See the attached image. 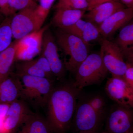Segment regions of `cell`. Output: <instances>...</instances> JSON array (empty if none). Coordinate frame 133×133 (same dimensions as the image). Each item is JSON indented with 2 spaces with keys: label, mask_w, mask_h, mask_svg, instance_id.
<instances>
[{
  "label": "cell",
  "mask_w": 133,
  "mask_h": 133,
  "mask_svg": "<svg viewBox=\"0 0 133 133\" xmlns=\"http://www.w3.org/2000/svg\"><path fill=\"white\" fill-rule=\"evenodd\" d=\"M80 90L74 83L54 87L46 106L48 121L52 133H65L74 116Z\"/></svg>",
  "instance_id": "obj_1"
},
{
  "label": "cell",
  "mask_w": 133,
  "mask_h": 133,
  "mask_svg": "<svg viewBox=\"0 0 133 133\" xmlns=\"http://www.w3.org/2000/svg\"><path fill=\"white\" fill-rule=\"evenodd\" d=\"M55 36L58 44L69 57L65 63V69L75 74L79 66L89 55V44L62 29H58Z\"/></svg>",
  "instance_id": "obj_2"
},
{
  "label": "cell",
  "mask_w": 133,
  "mask_h": 133,
  "mask_svg": "<svg viewBox=\"0 0 133 133\" xmlns=\"http://www.w3.org/2000/svg\"><path fill=\"white\" fill-rule=\"evenodd\" d=\"M21 98L36 107H46L54 88L53 81L41 77L23 76Z\"/></svg>",
  "instance_id": "obj_3"
},
{
  "label": "cell",
  "mask_w": 133,
  "mask_h": 133,
  "mask_svg": "<svg viewBox=\"0 0 133 133\" xmlns=\"http://www.w3.org/2000/svg\"><path fill=\"white\" fill-rule=\"evenodd\" d=\"M100 52L89 54L76 71L74 84L79 90L100 83L108 72Z\"/></svg>",
  "instance_id": "obj_4"
},
{
  "label": "cell",
  "mask_w": 133,
  "mask_h": 133,
  "mask_svg": "<svg viewBox=\"0 0 133 133\" xmlns=\"http://www.w3.org/2000/svg\"><path fill=\"white\" fill-rule=\"evenodd\" d=\"M36 8L22 10L13 15L11 28L13 38L15 40L42 28L44 21L37 14Z\"/></svg>",
  "instance_id": "obj_5"
},
{
  "label": "cell",
  "mask_w": 133,
  "mask_h": 133,
  "mask_svg": "<svg viewBox=\"0 0 133 133\" xmlns=\"http://www.w3.org/2000/svg\"><path fill=\"white\" fill-rule=\"evenodd\" d=\"M100 53L103 63L112 77L123 78L127 69V64L121 50L116 43L107 38H101Z\"/></svg>",
  "instance_id": "obj_6"
},
{
  "label": "cell",
  "mask_w": 133,
  "mask_h": 133,
  "mask_svg": "<svg viewBox=\"0 0 133 133\" xmlns=\"http://www.w3.org/2000/svg\"><path fill=\"white\" fill-rule=\"evenodd\" d=\"M74 115V125L78 133H98L102 117L91 107L87 101L77 104Z\"/></svg>",
  "instance_id": "obj_7"
},
{
  "label": "cell",
  "mask_w": 133,
  "mask_h": 133,
  "mask_svg": "<svg viewBox=\"0 0 133 133\" xmlns=\"http://www.w3.org/2000/svg\"><path fill=\"white\" fill-rule=\"evenodd\" d=\"M49 28V24L45 25L19 40L15 61L31 60L40 54L42 51L44 34Z\"/></svg>",
  "instance_id": "obj_8"
},
{
  "label": "cell",
  "mask_w": 133,
  "mask_h": 133,
  "mask_svg": "<svg viewBox=\"0 0 133 133\" xmlns=\"http://www.w3.org/2000/svg\"><path fill=\"white\" fill-rule=\"evenodd\" d=\"M32 113L23 99L13 102L5 116L0 118V133H14Z\"/></svg>",
  "instance_id": "obj_9"
},
{
  "label": "cell",
  "mask_w": 133,
  "mask_h": 133,
  "mask_svg": "<svg viewBox=\"0 0 133 133\" xmlns=\"http://www.w3.org/2000/svg\"><path fill=\"white\" fill-rule=\"evenodd\" d=\"M132 130L133 110L118 104L108 118L105 133H129Z\"/></svg>",
  "instance_id": "obj_10"
},
{
  "label": "cell",
  "mask_w": 133,
  "mask_h": 133,
  "mask_svg": "<svg viewBox=\"0 0 133 133\" xmlns=\"http://www.w3.org/2000/svg\"><path fill=\"white\" fill-rule=\"evenodd\" d=\"M57 47L55 37L49 28L43 36L41 56L47 59L55 77L62 79L64 77L65 68L59 58Z\"/></svg>",
  "instance_id": "obj_11"
},
{
  "label": "cell",
  "mask_w": 133,
  "mask_h": 133,
  "mask_svg": "<svg viewBox=\"0 0 133 133\" xmlns=\"http://www.w3.org/2000/svg\"><path fill=\"white\" fill-rule=\"evenodd\" d=\"M105 89L109 97L118 104L133 108V89L123 78L112 77L108 80Z\"/></svg>",
  "instance_id": "obj_12"
},
{
  "label": "cell",
  "mask_w": 133,
  "mask_h": 133,
  "mask_svg": "<svg viewBox=\"0 0 133 133\" xmlns=\"http://www.w3.org/2000/svg\"><path fill=\"white\" fill-rule=\"evenodd\" d=\"M16 76L19 78L23 76L41 77L52 81L55 78L48 61L42 56L36 59L17 63Z\"/></svg>",
  "instance_id": "obj_13"
},
{
  "label": "cell",
  "mask_w": 133,
  "mask_h": 133,
  "mask_svg": "<svg viewBox=\"0 0 133 133\" xmlns=\"http://www.w3.org/2000/svg\"><path fill=\"white\" fill-rule=\"evenodd\" d=\"M133 18V8H126L117 11L99 26L101 36L107 38L126 25Z\"/></svg>",
  "instance_id": "obj_14"
},
{
  "label": "cell",
  "mask_w": 133,
  "mask_h": 133,
  "mask_svg": "<svg viewBox=\"0 0 133 133\" xmlns=\"http://www.w3.org/2000/svg\"><path fill=\"white\" fill-rule=\"evenodd\" d=\"M127 8L120 2H109L98 5L85 14L83 18L98 26L115 12Z\"/></svg>",
  "instance_id": "obj_15"
},
{
  "label": "cell",
  "mask_w": 133,
  "mask_h": 133,
  "mask_svg": "<svg viewBox=\"0 0 133 133\" xmlns=\"http://www.w3.org/2000/svg\"><path fill=\"white\" fill-rule=\"evenodd\" d=\"M22 85L16 76L10 75L0 81V104H11L21 98Z\"/></svg>",
  "instance_id": "obj_16"
},
{
  "label": "cell",
  "mask_w": 133,
  "mask_h": 133,
  "mask_svg": "<svg viewBox=\"0 0 133 133\" xmlns=\"http://www.w3.org/2000/svg\"><path fill=\"white\" fill-rule=\"evenodd\" d=\"M63 30L78 37L88 44L97 41L101 36L98 26L82 19L72 26Z\"/></svg>",
  "instance_id": "obj_17"
},
{
  "label": "cell",
  "mask_w": 133,
  "mask_h": 133,
  "mask_svg": "<svg viewBox=\"0 0 133 133\" xmlns=\"http://www.w3.org/2000/svg\"><path fill=\"white\" fill-rule=\"evenodd\" d=\"M86 10L57 9L52 18V23L56 27L62 29L69 28L82 19Z\"/></svg>",
  "instance_id": "obj_18"
},
{
  "label": "cell",
  "mask_w": 133,
  "mask_h": 133,
  "mask_svg": "<svg viewBox=\"0 0 133 133\" xmlns=\"http://www.w3.org/2000/svg\"><path fill=\"white\" fill-rule=\"evenodd\" d=\"M19 40L12 42L9 47L0 54V81L10 75L18 48Z\"/></svg>",
  "instance_id": "obj_19"
},
{
  "label": "cell",
  "mask_w": 133,
  "mask_h": 133,
  "mask_svg": "<svg viewBox=\"0 0 133 133\" xmlns=\"http://www.w3.org/2000/svg\"><path fill=\"white\" fill-rule=\"evenodd\" d=\"M27 133H52L48 121L32 112L24 123Z\"/></svg>",
  "instance_id": "obj_20"
},
{
  "label": "cell",
  "mask_w": 133,
  "mask_h": 133,
  "mask_svg": "<svg viewBox=\"0 0 133 133\" xmlns=\"http://www.w3.org/2000/svg\"><path fill=\"white\" fill-rule=\"evenodd\" d=\"M116 43L122 53L133 48V23L122 28Z\"/></svg>",
  "instance_id": "obj_21"
},
{
  "label": "cell",
  "mask_w": 133,
  "mask_h": 133,
  "mask_svg": "<svg viewBox=\"0 0 133 133\" xmlns=\"http://www.w3.org/2000/svg\"><path fill=\"white\" fill-rule=\"evenodd\" d=\"M13 38L11 18L10 17H6L0 24V54L12 44Z\"/></svg>",
  "instance_id": "obj_22"
},
{
  "label": "cell",
  "mask_w": 133,
  "mask_h": 133,
  "mask_svg": "<svg viewBox=\"0 0 133 133\" xmlns=\"http://www.w3.org/2000/svg\"><path fill=\"white\" fill-rule=\"evenodd\" d=\"M87 0H58L56 6L57 9L85 10H87Z\"/></svg>",
  "instance_id": "obj_23"
},
{
  "label": "cell",
  "mask_w": 133,
  "mask_h": 133,
  "mask_svg": "<svg viewBox=\"0 0 133 133\" xmlns=\"http://www.w3.org/2000/svg\"><path fill=\"white\" fill-rule=\"evenodd\" d=\"M8 3L15 14L17 11L29 8H36L38 6L35 0H8Z\"/></svg>",
  "instance_id": "obj_24"
},
{
  "label": "cell",
  "mask_w": 133,
  "mask_h": 133,
  "mask_svg": "<svg viewBox=\"0 0 133 133\" xmlns=\"http://www.w3.org/2000/svg\"><path fill=\"white\" fill-rule=\"evenodd\" d=\"M55 0H39V4L36 8L38 15L45 22L50 9Z\"/></svg>",
  "instance_id": "obj_25"
},
{
  "label": "cell",
  "mask_w": 133,
  "mask_h": 133,
  "mask_svg": "<svg viewBox=\"0 0 133 133\" xmlns=\"http://www.w3.org/2000/svg\"><path fill=\"white\" fill-rule=\"evenodd\" d=\"M87 101L94 110L99 116L102 117L105 108V102L102 98L99 96H94Z\"/></svg>",
  "instance_id": "obj_26"
},
{
  "label": "cell",
  "mask_w": 133,
  "mask_h": 133,
  "mask_svg": "<svg viewBox=\"0 0 133 133\" xmlns=\"http://www.w3.org/2000/svg\"><path fill=\"white\" fill-rule=\"evenodd\" d=\"M0 12L6 17H10L15 14L10 7L8 0H0Z\"/></svg>",
  "instance_id": "obj_27"
},
{
  "label": "cell",
  "mask_w": 133,
  "mask_h": 133,
  "mask_svg": "<svg viewBox=\"0 0 133 133\" xmlns=\"http://www.w3.org/2000/svg\"><path fill=\"white\" fill-rule=\"evenodd\" d=\"M127 64V69L123 78L133 89V66L130 64Z\"/></svg>",
  "instance_id": "obj_28"
},
{
  "label": "cell",
  "mask_w": 133,
  "mask_h": 133,
  "mask_svg": "<svg viewBox=\"0 0 133 133\" xmlns=\"http://www.w3.org/2000/svg\"><path fill=\"white\" fill-rule=\"evenodd\" d=\"M112 1L120 2V1L119 0H90L88 2V6L87 10L89 11L98 5L102 3Z\"/></svg>",
  "instance_id": "obj_29"
},
{
  "label": "cell",
  "mask_w": 133,
  "mask_h": 133,
  "mask_svg": "<svg viewBox=\"0 0 133 133\" xmlns=\"http://www.w3.org/2000/svg\"><path fill=\"white\" fill-rule=\"evenodd\" d=\"M124 58L127 59V63H129L133 66V48L123 53Z\"/></svg>",
  "instance_id": "obj_30"
},
{
  "label": "cell",
  "mask_w": 133,
  "mask_h": 133,
  "mask_svg": "<svg viewBox=\"0 0 133 133\" xmlns=\"http://www.w3.org/2000/svg\"><path fill=\"white\" fill-rule=\"evenodd\" d=\"M10 104H0V118L5 116L9 109Z\"/></svg>",
  "instance_id": "obj_31"
},
{
  "label": "cell",
  "mask_w": 133,
  "mask_h": 133,
  "mask_svg": "<svg viewBox=\"0 0 133 133\" xmlns=\"http://www.w3.org/2000/svg\"><path fill=\"white\" fill-rule=\"evenodd\" d=\"M6 17L3 15L1 12H0V24H1L2 22L3 21V20L6 18Z\"/></svg>",
  "instance_id": "obj_32"
},
{
  "label": "cell",
  "mask_w": 133,
  "mask_h": 133,
  "mask_svg": "<svg viewBox=\"0 0 133 133\" xmlns=\"http://www.w3.org/2000/svg\"><path fill=\"white\" fill-rule=\"evenodd\" d=\"M129 133H133V130L132 131H131V132H130Z\"/></svg>",
  "instance_id": "obj_33"
},
{
  "label": "cell",
  "mask_w": 133,
  "mask_h": 133,
  "mask_svg": "<svg viewBox=\"0 0 133 133\" xmlns=\"http://www.w3.org/2000/svg\"><path fill=\"white\" fill-rule=\"evenodd\" d=\"M35 1H39V0H35Z\"/></svg>",
  "instance_id": "obj_34"
},
{
  "label": "cell",
  "mask_w": 133,
  "mask_h": 133,
  "mask_svg": "<svg viewBox=\"0 0 133 133\" xmlns=\"http://www.w3.org/2000/svg\"><path fill=\"white\" fill-rule=\"evenodd\" d=\"M87 1H88V2H89V1H90V0H87Z\"/></svg>",
  "instance_id": "obj_35"
}]
</instances>
